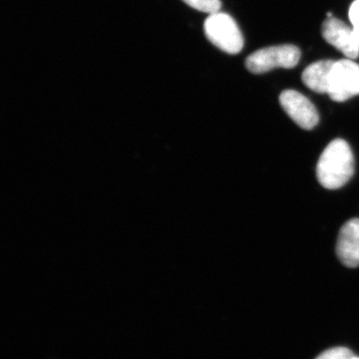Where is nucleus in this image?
Returning <instances> with one entry per match:
<instances>
[{"mask_svg":"<svg viewBox=\"0 0 359 359\" xmlns=\"http://www.w3.org/2000/svg\"><path fill=\"white\" fill-rule=\"evenodd\" d=\"M354 174L353 151L346 141L335 139L323 150L316 166V177L323 188L337 190Z\"/></svg>","mask_w":359,"mask_h":359,"instance_id":"1","label":"nucleus"},{"mask_svg":"<svg viewBox=\"0 0 359 359\" xmlns=\"http://www.w3.org/2000/svg\"><path fill=\"white\" fill-rule=\"evenodd\" d=\"M205 33L215 46L228 54H238L244 47V37L233 18L229 14H210L205 21Z\"/></svg>","mask_w":359,"mask_h":359,"instance_id":"2","label":"nucleus"},{"mask_svg":"<svg viewBox=\"0 0 359 359\" xmlns=\"http://www.w3.org/2000/svg\"><path fill=\"white\" fill-rule=\"evenodd\" d=\"M301 59V50L294 45L266 47L250 54L245 66L254 74H262L276 68H294Z\"/></svg>","mask_w":359,"mask_h":359,"instance_id":"3","label":"nucleus"},{"mask_svg":"<svg viewBox=\"0 0 359 359\" xmlns=\"http://www.w3.org/2000/svg\"><path fill=\"white\" fill-rule=\"evenodd\" d=\"M327 94L335 102H344L359 95V65L351 59L335 61Z\"/></svg>","mask_w":359,"mask_h":359,"instance_id":"4","label":"nucleus"},{"mask_svg":"<svg viewBox=\"0 0 359 359\" xmlns=\"http://www.w3.org/2000/svg\"><path fill=\"white\" fill-rule=\"evenodd\" d=\"M283 109L290 119L304 130L313 129L320 121L316 106L295 90H285L280 96Z\"/></svg>","mask_w":359,"mask_h":359,"instance_id":"5","label":"nucleus"},{"mask_svg":"<svg viewBox=\"0 0 359 359\" xmlns=\"http://www.w3.org/2000/svg\"><path fill=\"white\" fill-rule=\"evenodd\" d=\"M323 36L325 41L341 51L348 59L359 56V42L346 23L334 18H327L323 25Z\"/></svg>","mask_w":359,"mask_h":359,"instance_id":"6","label":"nucleus"},{"mask_svg":"<svg viewBox=\"0 0 359 359\" xmlns=\"http://www.w3.org/2000/svg\"><path fill=\"white\" fill-rule=\"evenodd\" d=\"M337 255L340 263L347 268L359 266V219H349L340 229Z\"/></svg>","mask_w":359,"mask_h":359,"instance_id":"7","label":"nucleus"},{"mask_svg":"<svg viewBox=\"0 0 359 359\" xmlns=\"http://www.w3.org/2000/svg\"><path fill=\"white\" fill-rule=\"evenodd\" d=\"M334 62V60H320L309 65L302 72V82L316 93L327 94L330 73Z\"/></svg>","mask_w":359,"mask_h":359,"instance_id":"8","label":"nucleus"},{"mask_svg":"<svg viewBox=\"0 0 359 359\" xmlns=\"http://www.w3.org/2000/svg\"><path fill=\"white\" fill-rule=\"evenodd\" d=\"M183 1L192 8L210 14L219 13L222 6L219 0H183Z\"/></svg>","mask_w":359,"mask_h":359,"instance_id":"9","label":"nucleus"},{"mask_svg":"<svg viewBox=\"0 0 359 359\" xmlns=\"http://www.w3.org/2000/svg\"><path fill=\"white\" fill-rule=\"evenodd\" d=\"M354 354L351 349L346 347H334L323 351L316 359H353Z\"/></svg>","mask_w":359,"mask_h":359,"instance_id":"10","label":"nucleus"},{"mask_svg":"<svg viewBox=\"0 0 359 359\" xmlns=\"http://www.w3.org/2000/svg\"><path fill=\"white\" fill-rule=\"evenodd\" d=\"M349 20L353 25L354 35L359 42V0H355L349 8Z\"/></svg>","mask_w":359,"mask_h":359,"instance_id":"11","label":"nucleus"},{"mask_svg":"<svg viewBox=\"0 0 359 359\" xmlns=\"http://www.w3.org/2000/svg\"><path fill=\"white\" fill-rule=\"evenodd\" d=\"M353 359H359V358H358V356H354Z\"/></svg>","mask_w":359,"mask_h":359,"instance_id":"12","label":"nucleus"}]
</instances>
